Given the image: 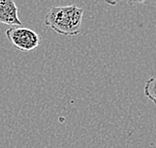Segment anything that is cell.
Segmentation results:
<instances>
[{"instance_id":"cell-4","label":"cell","mask_w":156,"mask_h":148,"mask_svg":"<svg viewBox=\"0 0 156 148\" xmlns=\"http://www.w3.org/2000/svg\"><path fill=\"white\" fill-rule=\"evenodd\" d=\"M144 94L149 100L156 104V78L148 79L144 86Z\"/></svg>"},{"instance_id":"cell-1","label":"cell","mask_w":156,"mask_h":148,"mask_svg":"<svg viewBox=\"0 0 156 148\" xmlns=\"http://www.w3.org/2000/svg\"><path fill=\"white\" fill-rule=\"evenodd\" d=\"M83 11L77 5L53 6L45 15L44 24L60 35L76 36L81 31Z\"/></svg>"},{"instance_id":"cell-3","label":"cell","mask_w":156,"mask_h":148,"mask_svg":"<svg viewBox=\"0 0 156 148\" xmlns=\"http://www.w3.org/2000/svg\"><path fill=\"white\" fill-rule=\"evenodd\" d=\"M19 11L15 0H0V23L13 26H22L19 19Z\"/></svg>"},{"instance_id":"cell-5","label":"cell","mask_w":156,"mask_h":148,"mask_svg":"<svg viewBox=\"0 0 156 148\" xmlns=\"http://www.w3.org/2000/svg\"><path fill=\"white\" fill-rule=\"evenodd\" d=\"M148 1H149V0H127V3H128V5L134 6L137 4H143V3H146Z\"/></svg>"},{"instance_id":"cell-6","label":"cell","mask_w":156,"mask_h":148,"mask_svg":"<svg viewBox=\"0 0 156 148\" xmlns=\"http://www.w3.org/2000/svg\"><path fill=\"white\" fill-rule=\"evenodd\" d=\"M101 1H104L105 3H106V4H108L110 6H115L119 1H121V0H101Z\"/></svg>"},{"instance_id":"cell-2","label":"cell","mask_w":156,"mask_h":148,"mask_svg":"<svg viewBox=\"0 0 156 148\" xmlns=\"http://www.w3.org/2000/svg\"><path fill=\"white\" fill-rule=\"evenodd\" d=\"M6 37L13 46L22 52L35 50L41 43L39 34L34 30L22 26H13L6 31Z\"/></svg>"}]
</instances>
